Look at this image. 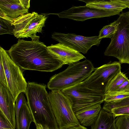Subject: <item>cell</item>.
Returning <instances> with one entry per match:
<instances>
[{"label": "cell", "instance_id": "d6a6232c", "mask_svg": "<svg viewBox=\"0 0 129 129\" xmlns=\"http://www.w3.org/2000/svg\"><path fill=\"white\" fill-rule=\"evenodd\" d=\"M4 129H14L13 128H5Z\"/></svg>", "mask_w": 129, "mask_h": 129}, {"label": "cell", "instance_id": "2e32d148", "mask_svg": "<svg viewBox=\"0 0 129 129\" xmlns=\"http://www.w3.org/2000/svg\"><path fill=\"white\" fill-rule=\"evenodd\" d=\"M85 3L86 6L96 9L109 11H120L127 8L118 0H78Z\"/></svg>", "mask_w": 129, "mask_h": 129}, {"label": "cell", "instance_id": "ba28073f", "mask_svg": "<svg viewBox=\"0 0 129 129\" xmlns=\"http://www.w3.org/2000/svg\"><path fill=\"white\" fill-rule=\"evenodd\" d=\"M47 18L46 15L35 12L21 15L14 19L13 35L17 38L31 39L37 36V33H42Z\"/></svg>", "mask_w": 129, "mask_h": 129}, {"label": "cell", "instance_id": "52a82bcc", "mask_svg": "<svg viewBox=\"0 0 129 129\" xmlns=\"http://www.w3.org/2000/svg\"><path fill=\"white\" fill-rule=\"evenodd\" d=\"M0 58L5 70L7 87L15 102L20 93H25L28 84L20 67L12 60L7 51L1 47L0 48Z\"/></svg>", "mask_w": 129, "mask_h": 129}, {"label": "cell", "instance_id": "44dd1931", "mask_svg": "<svg viewBox=\"0 0 129 129\" xmlns=\"http://www.w3.org/2000/svg\"><path fill=\"white\" fill-rule=\"evenodd\" d=\"M118 23V20L115 21L110 24L104 26L99 32L98 37L100 39L105 38L111 39L116 31Z\"/></svg>", "mask_w": 129, "mask_h": 129}, {"label": "cell", "instance_id": "4fadbf2b", "mask_svg": "<svg viewBox=\"0 0 129 129\" xmlns=\"http://www.w3.org/2000/svg\"><path fill=\"white\" fill-rule=\"evenodd\" d=\"M47 48L49 52L63 65H69L86 58L80 52L60 43L52 44Z\"/></svg>", "mask_w": 129, "mask_h": 129}, {"label": "cell", "instance_id": "30bf717a", "mask_svg": "<svg viewBox=\"0 0 129 129\" xmlns=\"http://www.w3.org/2000/svg\"><path fill=\"white\" fill-rule=\"evenodd\" d=\"M120 11H109L84 6H73L69 9L57 13L60 18H68L77 21H84L93 18H99L120 14Z\"/></svg>", "mask_w": 129, "mask_h": 129}, {"label": "cell", "instance_id": "6da1fadb", "mask_svg": "<svg viewBox=\"0 0 129 129\" xmlns=\"http://www.w3.org/2000/svg\"><path fill=\"white\" fill-rule=\"evenodd\" d=\"M39 38L37 36L31 41L19 39L7 51L12 60L25 70L52 72L61 67L63 63L49 52Z\"/></svg>", "mask_w": 129, "mask_h": 129}, {"label": "cell", "instance_id": "5b68a950", "mask_svg": "<svg viewBox=\"0 0 129 129\" xmlns=\"http://www.w3.org/2000/svg\"><path fill=\"white\" fill-rule=\"evenodd\" d=\"M49 98L59 129H64L80 124L71 102L61 90H52Z\"/></svg>", "mask_w": 129, "mask_h": 129}, {"label": "cell", "instance_id": "9a60e30c", "mask_svg": "<svg viewBox=\"0 0 129 129\" xmlns=\"http://www.w3.org/2000/svg\"><path fill=\"white\" fill-rule=\"evenodd\" d=\"M100 104H95L80 110L75 113L82 125L91 126L95 121L102 109Z\"/></svg>", "mask_w": 129, "mask_h": 129}, {"label": "cell", "instance_id": "f1b7e54d", "mask_svg": "<svg viewBox=\"0 0 129 129\" xmlns=\"http://www.w3.org/2000/svg\"><path fill=\"white\" fill-rule=\"evenodd\" d=\"M64 129H88L84 126L80 124L77 125L72 126Z\"/></svg>", "mask_w": 129, "mask_h": 129}, {"label": "cell", "instance_id": "9c48e42d", "mask_svg": "<svg viewBox=\"0 0 129 129\" xmlns=\"http://www.w3.org/2000/svg\"><path fill=\"white\" fill-rule=\"evenodd\" d=\"M121 71L119 62L108 63L95 68L93 72L83 82L88 88L105 94L109 83Z\"/></svg>", "mask_w": 129, "mask_h": 129}, {"label": "cell", "instance_id": "8fae6325", "mask_svg": "<svg viewBox=\"0 0 129 129\" xmlns=\"http://www.w3.org/2000/svg\"><path fill=\"white\" fill-rule=\"evenodd\" d=\"M51 37L59 43L84 54L86 53L92 46H98L102 40L99 39L98 36L86 37L74 34L56 32L53 33Z\"/></svg>", "mask_w": 129, "mask_h": 129}, {"label": "cell", "instance_id": "277c9868", "mask_svg": "<svg viewBox=\"0 0 129 129\" xmlns=\"http://www.w3.org/2000/svg\"><path fill=\"white\" fill-rule=\"evenodd\" d=\"M118 23L105 55L115 57L121 63L129 64V15L122 13L117 19Z\"/></svg>", "mask_w": 129, "mask_h": 129}, {"label": "cell", "instance_id": "ac0fdd59", "mask_svg": "<svg viewBox=\"0 0 129 129\" xmlns=\"http://www.w3.org/2000/svg\"><path fill=\"white\" fill-rule=\"evenodd\" d=\"M19 129H29L33 117L27 102L24 103L20 109L19 115Z\"/></svg>", "mask_w": 129, "mask_h": 129}, {"label": "cell", "instance_id": "3957f363", "mask_svg": "<svg viewBox=\"0 0 129 129\" xmlns=\"http://www.w3.org/2000/svg\"><path fill=\"white\" fill-rule=\"evenodd\" d=\"M69 65L64 71L51 77L47 84L49 89L61 90L82 82L95 68L87 59Z\"/></svg>", "mask_w": 129, "mask_h": 129}, {"label": "cell", "instance_id": "603a6c76", "mask_svg": "<svg viewBox=\"0 0 129 129\" xmlns=\"http://www.w3.org/2000/svg\"><path fill=\"white\" fill-rule=\"evenodd\" d=\"M104 101L105 102H113L129 97V93L112 92L105 94Z\"/></svg>", "mask_w": 129, "mask_h": 129}, {"label": "cell", "instance_id": "7a4b0ae2", "mask_svg": "<svg viewBox=\"0 0 129 129\" xmlns=\"http://www.w3.org/2000/svg\"><path fill=\"white\" fill-rule=\"evenodd\" d=\"M25 93L33 122L49 129H59L46 89V85L28 82Z\"/></svg>", "mask_w": 129, "mask_h": 129}, {"label": "cell", "instance_id": "ffe728a7", "mask_svg": "<svg viewBox=\"0 0 129 129\" xmlns=\"http://www.w3.org/2000/svg\"><path fill=\"white\" fill-rule=\"evenodd\" d=\"M128 78L125 74L121 71L111 80L107 86L105 94L113 92Z\"/></svg>", "mask_w": 129, "mask_h": 129}, {"label": "cell", "instance_id": "7c38bea8", "mask_svg": "<svg viewBox=\"0 0 129 129\" xmlns=\"http://www.w3.org/2000/svg\"><path fill=\"white\" fill-rule=\"evenodd\" d=\"M0 112L14 129L16 127L15 102L7 86L0 82Z\"/></svg>", "mask_w": 129, "mask_h": 129}, {"label": "cell", "instance_id": "f546056e", "mask_svg": "<svg viewBox=\"0 0 129 129\" xmlns=\"http://www.w3.org/2000/svg\"><path fill=\"white\" fill-rule=\"evenodd\" d=\"M118 1L122 4L126 8L129 9V0H118Z\"/></svg>", "mask_w": 129, "mask_h": 129}, {"label": "cell", "instance_id": "484cf974", "mask_svg": "<svg viewBox=\"0 0 129 129\" xmlns=\"http://www.w3.org/2000/svg\"><path fill=\"white\" fill-rule=\"evenodd\" d=\"M113 92L118 93H129V80L125 81Z\"/></svg>", "mask_w": 129, "mask_h": 129}, {"label": "cell", "instance_id": "83f0119b", "mask_svg": "<svg viewBox=\"0 0 129 129\" xmlns=\"http://www.w3.org/2000/svg\"><path fill=\"white\" fill-rule=\"evenodd\" d=\"M0 114V129H4L5 128L12 127L8 120L1 113Z\"/></svg>", "mask_w": 129, "mask_h": 129}, {"label": "cell", "instance_id": "d4e9b609", "mask_svg": "<svg viewBox=\"0 0 129 129\" xmlns=\"http://www.w3.org/2000/svg\"><path fill=\"white\" fill-rule=\"evenodd\" d=\"M110 112L113 114L116 117L120 115L129 116V106H125L112 109Z\"/></svg>", "mask_w": 129, "mask_h": 129}, {"label": "cell", "instance_id": "d6986e66", "mask_svg": "<svg viewBox=\"0 0 129 129\" xmlns=\"http://www.w3.org/2000/svg\"><path fill=\"white\" fill-rule=\"evenodd\" d=\"M15 19L7 16L0 10V35H13L15 26L13 24Z\"/></svg>", "mask_w": 129, "mask_h": 129}, {"label": "cell", "instance_id": "cb8c5ba5", "mask_svg": "<svg viewBox=\"0 0 129 129\" xmlns=\"http://www.w3.org/2000/svg\"><path fill=\"white\" fill-rule=\"evenodd\" d=\"M115 125L116 129H129V116H117L115 120Z\"/></svg>", "mask_w": 129, "mask_h": 129}, {"label": "cell", "instance_id": "7402d4cb", "mask_svg": "<svg viewBox=\"0 0 129 129\" xmlns=\"http://www.w3.org/2000/svg\"><path fill=\"white\" fill-rule=\"evenodd\" d=\"M24 93H20L17 97L16 100L15 110L16 121V129H19V112L22 105L27 102L24 94Z\"/></svg>", "mask_w": 129, "mask_h": 129}, {"label": "cell", "instance_id": "5bb4252c", "mask_svg": "<svg viewBox=\"0 0 129 129\" xmlns=\"http://www.w3.org/2000/svg\"><path fill=\"white\" fill-rule=\"evenodd\" d=\"M30 0H0V10L7 16L15 19L28 13Z\"/></svg>", "mask_w": 129, "mask_h": 129}, {"label": "cell", "instance_id": "4316f807", "mask_svg": "<svg viewBox=\"0 0 129 129\" xmlns=\"http://www.w3.org/2000/svg\"><path fill=\"white\" fill-rule=\"evenodd\" d=\"M0 82L7 86L6 78L3 62L0 58Z\"/></svg>", "mask_w": 129, "mask_h": 129}, {"label": "cell", "instance_id": "1f68e13d", "mask_svg": "<svg viewBox=\"0 0 129 129\" xmlns=\"http://www.w3.org/2000/svg\"><path fill=\"white\" fill-rule=\"evenodd\" d=\"M111 129H116L115 125V121L113 124Z\"/></svg>", "mask_w": 129, "mask_h": 129}, {"label": "cell", "instance_id": "e0dca14e", "mask_svg": "<svg viewBox=\"0 0 129 129\" xmlns=\"http://www.w3.org/2000/svg\"><path fill=\"white\" fill-rule=\"evenodd\" d=\"M115 118L112 113L102 108L96 120L91 126V129H111Z\"/></svg>", "mask_w": 129, "mask_h": 129}, {"label": "cell", "instance_id": "4dcf8cb0", "mask_svg": "<svg viewBox=\"0 0 129 129\" xmlns=\"http://www.w3.org/2000/svg\"><path fill=\"white\" fill-rule=\"evenodd\" d=\"M35 125L36 129H49L48 128L44 127L40 124H36Z\"/></svg>", "mask_w": 129, "mask_h": 129}, {"label": "cell", "instance_id": "8992f818", "mask_svg": "<svg viewBox=\"0 0 129 129\" xmlns=\"http://www.w3.org/2000/svg\"><path fill=\"white\" fill-rule=\"evenodd\" d=\"M61 91L71 102L75 113L104 101V94L88 88L83 82Z\"/></svg>", "mask_w": 129, "mask_h": 129}, {"label": "cell", "instance_id": "836d02e7", "mask_svg": "<svg viewBox=\"0 0 129 129\" xmlns=\"http://www.w3.org/2000/svg\"><path fill=\"white\" fill-rule=\"evenodd\" d=\"M128 12V14H129V12Z\"/></svg>", "mask_w": 129, "mask_h": 129}]
</instances>
